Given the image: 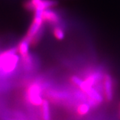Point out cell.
I'll list each match as a JSON object with an SVG mask.
<instances>
[{
  "label": "cell",
  "instance_id": "4",
  "mask_svg": "<svg viewBox=\"0 0 120 120\" xmlns=\"http://www.w3.org/2000/svg\"><path fill=\"white\" fill-rule=\"evenodd\" d=\"M43 21L49 22L53 24H57L60 22V16L54 11H52L50 9L43 10L42 13Z\"/></svg>",
  "mask_w": 120,
  "mask_h": 120
},
{
  "label": "cell",
  "instance_id": "3",
  "mask_svg": "<svg viewBox=\"0 0 120 120\" xmlns=\"http://www.w3.org/2000/svg\"><path fill=\"white\" fill-rule=\"evenodd\" d=\"M30 101L34 105H41L43 99L41 96V88L36 84L31 86L28 90Z\"/></svg>",
  "mask_w": 120,
  "mask_h": 120
},
{
  "label": "cell",
  "instance_id": "5",
  "mask_svg": "<svg viewBox=\"0 0 120 120\" xmlns=\"http://www.w3.org/2000/svg\"><path fill=\"white\" fill-rule=\"evenodd\" d=\"M104 91L107 101L113 99V82L111 75H107L104 80Z\"/></svg>",
  "mask_w": 120,
  "mask_h": 120
},
{
  "label": "cell",
  "instance_id": "1",
  "mask_svg": "<svg viewBox=\"0 0 120 120\" xmlns=\"http://www.w3.org/2000/svg\"><path fill=\"white\" fill-rule=\"evenodd\" d=\"M43 10L35 11L34 22L30 26L26 38L30 41L31 43H35L40 38L42 34L43 19L42 17Z\"/></svg>",
  "mask_w": 120,
  "mask_h": 120
},
{
  "label": "cell",
  "instance_id": "7",
  "mask_svg": "<svg viewBox=\"0 0 120 120\" xmlns=\"http://www.w3.org/2000/svg\"><path fill=\"white\" fill-rule=\"evenodd\" d=\"M42 111H43V120H51L50 107L47 100H43L42 102Z\"/></svg>",
  "mask_w": 120,
  "mask_h": 120
},
{
  "label": "cell",
  "instance_id": "2",
  "mask_svg": "<svg viewBox=\"0 0 120 120\" xmlns=\"http://www.w3.org/2000/svg\"><path fill=\"white\" fill-rule=\"evenodd\" d=\"M57 1L55 0H29L26 3V8L30 11L45 10L56 6Z\"/></svg>",
  "mask_w": 120,
  "mask_h": 120
},
{
  "label": "cell",
  "instance_id": "6",
  "mask_svg": "<svg viewBox=\"0 0 120 120\" xmlns=\"http://www.w3.org/2000/svg\"><path fill=\"white\" fill-rule=\"evenodd\" d=\"M30 43H31V42H30V40L26 37L20 42L19 45V51L20 54L23 57H27L28 56Z\"/></svg>",
  "mask_w": 120,
  "mask_h": 120
},
{
  "label": "cell",
  "instance_id": "10",
  "mask_svg": "<svg viewBox=\"0 0 120 120\" xmlns=\"http://www.w3.org/2000/svg\"><path fill=\"white\" fill-rule=\"evenodd\" d=\"M90 110V107L89 105H86V104H83L82 105H80L78 108V112L81 114V115H84L87 113Z\"/></svg>",
  "mask_w": 120,
  "mask_h": 120
},
{
  "label": "cell",
  "instance_id": "8",
  "mask_svg": "<svg viewBox=\"0 0 120 120\" xmlns=\"http://www.w3.org/2000/svg\"><path fill=\"white\" fill-rule=\"evenodd\" d=\"M86 93L89 95L91 98L94 99V100H95L96 101H98V103H100V102L102 101V97L100 95V94H99L96 90H95L91 87L86 91Z\"/></svg>",
  "mask_w": 120,
  "mask_h": 120
},
{
  "label": "cell",
  "instance_id": "11",
  "mask_svg": "<svg viewBox=\"0 0 120 120\" xmlns=\"http://www.w3.org/2000/svg\"><path fill=\"white\" fill-rule=\"evenodd\" d=\"M71 80H72V82L74 84H75L77 86L79 87L80 88H82L83 83H84V82L82 80V79H80L77 76H73L71 78Z\"/></svg>",
  "mask_w": 120,
  "mask_h": 120
},
{
  "label": "cell",
  "instance_id": "9",
  "mask_svg": "<svg viewBox=\"0 0 120 120\" xmlns=\"http://www.w3.org/2000/svg\"><path fill=\"white\" fill-rule=\"evenodd\" d=\"M53 34L56 39L58 40H62L65 38V32L64 30L60 27H56L53 30Z\"/></svg>",
  "mask_w": 120,
  "mask_h": 120
},
{
  "label": "cell",
  "instance_id": "12",
  "mask_svg": "<svg viewBox=\"0 0 120 120\" xmlns=\"http://www.w3.org/2000/svg\"></svg>",
  "mask_w": 120,
  "mask_h": 120
}]
</instances>
